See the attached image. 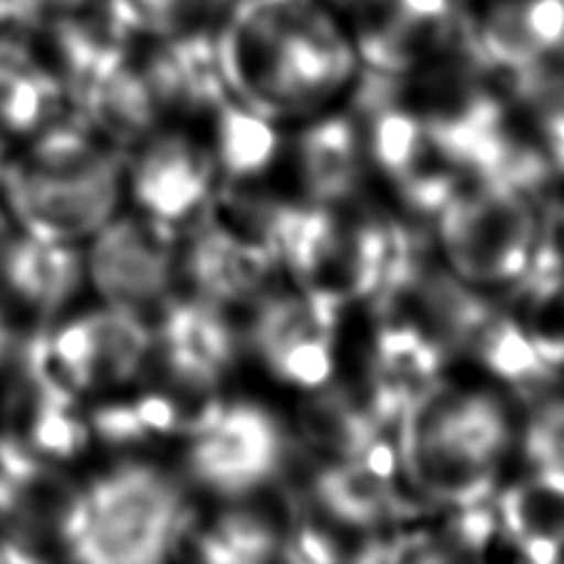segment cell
I'll return each instance as SVG.
<instances>
[{
    "instance_id": "1",
    "label": "cell",
    "mask_w": 564,
    "mask_h": 564,
    "mask_svg": "<svg viewBox=\"0 0 564 564\" xmlns=\"http://www.w3.org/2000/svg\"><path fill=\"white\" fill-rule=\"evenodd\" d=\"M216 50L226 87L268 119L322 105L357 67L355 47L319 0H238Z\"/></svg>"
},
{
    "instance_id": "2",
    "label": "cell",
    "mask_w": 564,
    "mask_h": 564,
    "mask_svg": "<svg viewBox=\"0 0 564 564\" xmlns=\"http://www.w3.org/2000/svg\"><path fill=\"white\" fill-rule=\"evenodd\" d=\"M510 446V421L498 399L433 381L399 423V460L423 498L446 508L486 502L500 458Z\"/></svg>"
},
{
    "instance_id": "3",
    "label": "cell",
    "mask_w": 564,
    "mask_h": 564,
    "mask_svg": "<svg viewBox=\"0 0 564 564\" xmlns=\"http://www.w3.org/2000/svg\"><path fill=\"white\" fill-rule=\"evenodd\" d=\"M188 530L178 482L144 463L115 468L69 502L59 535L69 557L87 564H154Z\"/></svg>"
},
{
    "instance_id": "4",
    "label": "cell",
    "mask_w": 564,
    "mask_h": 564,
    "mask_svg": "<svg viewBox=\"0 0 564 564\" xmlns=\"http://www.w3.org/2000/svg\"><path fill=\"white\" fill-rule=\"evenodd\" d=\"M122 181V161L99 149L85 129L57 127L37 139L28 159L10 164L0 184L30 236L85 238L109 224Z\"/></svg>"
},
{
    "instance_id": "5",
    "label": "cell",
    "mask_w": 564,
    "mask_h": 564,
    "mask_svg": "<svg viewBox=\"0 0 564 564\" xmlns=\"http://www.w3.org/2000/svg\"><path fill=\"white\" fill-rule=\"evenodd\" d=\"M542 234L532 196L510 186H458L438 210L443 256L470 285H512L535 258Z\"/></svg>"
},
{
    "instance_id": "6",
    "label": "cell",
    "mask_w": 564,
    "mask_h": 564,
    "mask_svg": "<svg viewBox=\"0 0 564 564\" xmlns=\"http://www.w3.org/2000/svg\"><path fill=\"white\" fill-rule=\"evenodd\" d=\"M188 473L206 490L246 498L275 482L288 466V438L256 404H210L188 423Z\"/></svg>"
},
{
    "instance_id": "7",
    "label": "cell",
    "mask_w": 564,
    "mask_h": 564,
    "mask_svg": "<svg viewBox=\"0 0 564 564\" xmlns=\"http://www.w3.org/2000/svg\"><path fill=\"white\" fill-rule=\"evenodd\" d=\"M339 305L300 290L297 295H270L250 325V345L273 375L297 389H322L335 369L332 337Z\"/></svg>"
},
{
    "instance_id": "8",
    "label": "cell",
    "mask_w": 564,
    "mask_h": 564,
    "mask_svg": "<svg viewBox=\"0 0 564 564\" xmlns=\"http://www.w3.org/2000/svg\"><path fill=\"white\" fill-rule=\"evenodd\" d=\"M89 278L109 305L137 310L161 300L174 268V238L161 220L124 218L97 230Z\"/></svg>"
},
{
    "instance_id": "9",
    "label": "cell",
    "mask_w": 564,
    "mask_h": 564,
    "mask_svg": "<svg viewBox=\"0 0 564 564\" xmlns=\"http://www.w3.org/2000/svg\"><path fill=\"white\" fill-rule=\"evenodd\" d=\"M161 359L181 387L214 389L234 367L238 339L220 307L204 297L171 302L159 325Z\"/></svg>"
},
{
    "instance_id": "10",
    "label": "cell",
    "mask_w": 564,
    "mask_h": 564,
    "mask_svg": "<svg viewBox=\"0 0 564 564\" xmlns=\"http://www.w3.org/2000/svg\"><path fill=\"white\" fill-rule=\"evenodd\" d=\"M446 347L411 322L389 319L371 349L367 404L384 426L399 433V423L423 389L438 381Z\"/></svg>"
},
{
    "instance_id": "11",
    "label": "cell",
    "mask_w": 564,
    "mask_h": 564,
    "mask_svg": "<svg viewBox=\"0 0 564 564\" xmlns=\"http://www.w3.org/2000/svg\"><path fill=\"white\" fill-rule=\"evenodd\" d=\"M488 69L520 75L564 57V0H500L476 25Z\"/></svg>"
},
{
    "instance_id": "12",
    "label": "cell",
    "mask_w": 564,
    "mask_h": 564,
    "mask_svg": "<svg viewBox=\"0 0 564 564\" xmlns=\"http://www.w3.org/2000/svg\"><path fill=\"white\" fill-rule=\"evenodd\" d=\"M275 263L263 230L240 234L224 220L200 228L186 256L188 278L200 297L218 307L258 295Z\"/></svg>"
},
{
    "instance_id": "13",
    "label": "cell",
    "mask_w": 564,
    "mask_h": 564,
    "mask_svg": "<svg viewBox=\"0 0 564 564\" xmlns=\"http://www.w3.org/2000/svg\"><path fill=\"white\" fill-rule=\"evenodd\" d=\"M214 184V161L186 137L156 139L134 169V196L151 218L176 224L194 214Z\"/></svg>"
},
{
    "instance_id": "14",
    "label": "cell",
    "mask_w": 564,
    "mask_h": 564,
    "mask_svg": "<svg viewBox=\"0 0 564 564\" xmlns=\"http://www.w3.org/2000/svg\"><path fill=\"white\" fill-rule=\"evenodd\" d=\"M310 496L339 528L381 530L414 512L399 496L394 480L355 460H335L319 468L310 480Z\"/></svg>"
},
{
    "instance_id": "15",
    "label": "cell",
    "mask_w": 564,
    "mask_h": 564,
    "mask_svg": "<svg viewBox=\"0 0 564 564\" xmlns=\"http://www.w3.org/2000/svg\"><path fill=\"white\" fill-rule=\"evenodd\" d=\"M500 532L520 555L557 562L564 555V473L538 468L535 476L502 490L496 500Z\"/></svg>"
},
{
    "instance_id": "16",
    "label": "cell",
    "mask_w": 564,
    "mask_h": 564,
    "mask_svg": "<svg viewBox=\"0 0 564 564\" xmlns=\"http://www.w3.org/2000/svg\"><path fill=\"white\" fill-rule=\"evenodd\" d=\"M144 77L159 109L181 112L216 109L228 89L220 73L216 37L208 33L171 37V43L151 57Z\"/></svg>"
},
{
    "instance_id": "17",
    "label": "cell",
    "mask_w": 564,
    "mask_h": 564,
    "mask_svg": "<svg viewBox=\"0 0 564 564\" xmlns=\"http://www.w3.org/2000/svg\"><path fill=\"white\" fill-rule=\"evenodd\" d=\"M361 132L345 117H329L305 129L297 141L300 178L312 204L339 206L361 184Z\"/></svg>"
},
{
    "instance_id": "18",
    "label": "cell",
    "mask_w": 564,
    "mask_h": 564,
    "mask_svg": "<svg viewBox=\"0 0 564 564\" xmlns=\"http://www.w3.org/2000/svg\"><path fill=\"white\" fill-rule=\"evenodd\" d=\"M73 97L85 119L119 141L144 134L159 112L144 73L129 65L127 57L99 69L85 85L73 89Z\"/></svg>"
},
{
    "instance_id": "19",
    "label": "cell",
    "mask_w": 564,
    "mask_h": 564,
    "mask_svg": "<svg viewBox=\"0 0 564 564\" xmlns=\"http://www.w3.org/2000/svg\"><path fill=\"white\" fill-rule=\"evenodd\" d=\"M0 280H6L30 307L55 312L77 292L83 258L67 243L28 234L10 243Z\"/></svg>"
},
{
    "instance_id": "20",
    "label": "cell",
    "mask_w": 564,
    "mask_h": 564,
    "mask_svg": "<svg viewBox=\"0 0 564 564\" xmlns=\"http://www.w3.org/2000/svg\"><path fill=\"white\" fill-rule=\"evenodd\" d=\"M295 516L282 522L273 510L258 506H238L210 522V528L196 538L200 560L214 564H258L282 555L288 530Z\"/></svg>"
},
{
    "instance_id": "21",
    "label": "cell",
    "mask_w": 564,
    "mask_h": 564,
    "mask_svg": "<svg viewBox=\"0 0 564 564\" xmlns=\"http://www.w3.org/2000/svg\"><path fill=\"white\" fill-rule=\"evenodd\" d=\"M468 351L478 357L490 375L525 394H538L560 375L542 357L530 332L520 322L498 315V312L478 329Z\"/></svg>"
},
{
    "instance_id": "22",
    "label": "cell",
    "mask_w": 564,
    "mask_h": 564,
    "mask_svg": "<svg viewBox=\"0 0 564 564\" xmlns=\"http://www.w3.org/2000/svg\"><path fill=\"white\" fill-rule=\"evenodd\" d=\"M85 319L95 349V384L97 381L117 384L139 375L154 347V335L139 319L137 310L109 305Z\"/></svg>"
},
{
    "instance_id": "23",
    "label": "cell",
    "mask_w": 564,
    "mask_h": 564,
    "mask_svg": "<svg viewBox=\"0 0 564 564\" xmlns=\"http://www.w3.org/2000/svg\"><path fill=\"white\" fill-rule=\"evenodd\" d=\"M214 112L218 164L226 174L234 178L263 174L278 154V134L270 119L246 105H230L226 99Z\"/></svg>"
},
{
    "instance_id": "24",
    "label": "cell",
    "mask_w": 564,
    "mask_h": 564,
    "mask_svg": "<svg viewBox=\"0 0 564 564\" xmlns=\"http://www.w3.org/2000/svg\"><path fill=\"white\" fill-rule=\"evenodd\" d=\"M93 426L99 438L112 443V446H132V443H144L188 429V421L181 414L174 399L149 394L132 401V404L99 409L93 416Z\"/></svg>"
},
{
    "instance_id": "25",
    "label": "cell",
    "mask_w": 564,
    "mask_h": 564,
    "mask_svg": "<svg viewBox=\"0 0 564 564\" xmlns=\"http://www.w3.org/2000/svg\"><path fill=\"white\" fill-rule=\"evenodd\" d=\"M59 107V85L43 69L20 63L0 93V124L13 132H33Z\"/></svg>"
},
{
    "instance_id": "26",
    "label": "cell",
    "mask_w": 564,
    "mask_h": 564,
    "mask_svg": "<svg viewBox=\"0 0 564 564\" xmlns=\"http://www.w3.org/2000/svg\"><path fill=\"white\" fill-rule=\"evenodd\" d=\"M75 397L35 394L30 446L37 456L73 458L87 446V426L77 416Z\"/></svg>"
},
{
    "instance_id": "27",
    "label": "cell",
    "mask_w": 564,
    "mask_h": 564,
    "mask_svg": "<svg viewBox=\"0 0 564 564\" xmlns=\"http://www.w3.org/2000/svg\"><path fill=\"white\" fill-rule=\"evenodd\" d=\"M40 476L43 463L30 443L25 446L18 438H0V516L23 508L30 492L37 488Z\"/></svg>"
},
{
    "instance_id": "28",
    "label": "cell",
    "mask_w": 564,
    "mask_h": 564,
    "mask_svg": "<svg viewBox=\"0 0 564 564\" xmlns=\"http://www.w3.org/2000/svg\"><path fill=\"white\" fill-rule=\"evenodd\" d=\"M525 453L535 468L564 473V401L542 406L528 423Z\"/></svg>"
},
{
    "instance_id": "29",
    "label": "cell",
    "mask_w": 564,
    "mask_h": 564,
    "mask_svg": "<svg viewBox=\"0 0 564 564\" xmlns=\"http://www.w3.org/2000/svg\"><path fill=\"white\" fill-rule=\"evenodd\" d=\"M0 562H37L35 552H30L28 545H20L15 540L0 542Z\"/></svg>"
},
{
    "instance_id": "30",
    "label": "cell",
    "mask_w": 564,
    "mask_h": 564,
    "mask_svg": "<svg viewBox=\"0 0 564 564\" xmlns=\"http://www.w3.org/2000/svg\"><path fill=\"white\" fill-rule=\"evenodd\" d=\"M18 351V345H15V335L10 332V327L3 322V317H0V365H3L6 359H10Z\"/></svg>"
},
{
    "instance_id": "31",
    "label": "cell",
    "mask_w": 564,
    "mask_h": 564,
    "mask_svg": "<svg viewBox=\"0 0 564 564\" xmlns=\"http://www.w3.org/2000/svg\"><path fill=\"white\" fill-rule=\"evenodd\" d=\"M83 3V0H30V6L37 10V15L43 13L45 8H75Z\"/></svg>"
},
{
    "instance_id": "32",
    "label": "cell",
    "mask_w": 564,
    "mask_h": 564,
    "mask_svg": "<svg viewBox=\"0 0 564 564\" xmlns=\"http://www.w3.org/2000/svg\"><path fill=\"white\" fill-rule=\"evenodd\" d=\"M10 243H13V238H10V234H8L6 218L0 216V275H3V260H6V253H8Z\"/></svg>"
},
{
    "instance_id": "33",
    "label": "cell",
    "mask_w": 564,
    "mask_h": 564,
    "mask_svg": "<svg viewBox=\"0 0 564 564\" xmlns=\"http://www.w3.org/2000/svg\"><path fill=\"white\" fill-rule=\"evenodd\" d=\"M335 3H341V6H355V8H359L361 3H365V0H335Z\"/></svg>"
},
{
    "instance_id": "34",
    "label": "cell",
    "mask_w": 564,
    "mask_h": 564,
    "mask_svg": "<svg viewBox=\"0 0 564 564\" xmlns=\"http://www.w3.org/2000/svg\"><path fill=\"white\" fill-rule=\"evenodd\" d=\"M3 171H6V164H3V144H0V178H3Z\"/></svg>"
}]
</instances>
